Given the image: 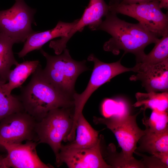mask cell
Instances as JSON below:
<instances>
[{"instance_id":"1","label":"cell","mask_w":168,"mask_h":168,"mask_svg":"<svg viewBox=\"0 0 168 168\" xmlns=\"http://www.w3.org/2000/svg\"><path fill=\"white\" fill-rule=\"evenodd\" d=\"M99 30L105 31L111 36L103 45L105 51L115 55H118L121 50L124 51V54L132 53L135 55L136 62L146 54L145 48L150 44H155L159 39L139 22H127L110 11L97 28L96 30Z\"/></svg>"},{"instance_id":"2","label":"cell","mask_w":168,"mask_h":168,"mask_svg":"<svg viewBox=\"0 0 168 168\" xmlns=\"http://www.w3.org/2000/svg\"><path fill=\"white\" fill-rule=\"evenodd\" d=\"M42 69L40 64L18 96L25 111L37 122L52 109L74 107L73 98L55 88L44 77Z\"/></svg>"},{"instance_id":"3","label":"cell","mask_w":168,"mask_h":168,"mask_svg":"<svg viewBox=\"0 0 168 168\" xmlns=\"http://www.w3.org/2000/svg\"><path fill=\"white\" fill-rule=\"evenodd\" d=\"M40 52L45 58L46 65L42 72L46 79L60 92L73 98L75 85L78 76L89 70L86 61H76L72 58L66 48L62 54L52 56L43 49Z\"/></svg>"},{"instance_id":"4","label":"cell","mask_w":168,"mask_h":168,"mask_svg":"<svg viewBox=\"0 0 168 168\" xmlns=\"http://www.w3.org/2000/svg\"><path fill=\"white\" fill-rule=\"evenodd\" d=\"M74 117V107L57 108L49 111L37 122L36 131L38 144L49 145L56 157L62 142L68 141L73 128Z\"/></svg>"},{"instance_id":"5","label":"cell","mask_w":168,"mask_h":168,"mask_svg":"<svg viewBox=\"0 0 168 168\" xmlns=\"http://www.w3.org/2000/svg\"><path fill=\"white\" fill-rule=\"evenodd\" d=\"M109 11L132 17L159 38L168 34V14L164 13L159 0L143 3L109 5Z\"/></svg>"},{"instance_id":"6","label":"cell","mask_w":168,"mask_h":168,"mask_svg":"<svg viewBox=\"0 0 168 168\" xmlns=\"http://www.w3.org/2000/svg\"><path fill=\"white\" fill-rule=\"evenodd\" d=\"M35 9L28 6L24 0H15L10 8L0 11V33L14 44L24 42L34 33L32 24L36 25L34 16Z\"/></svg>"},{"instance_id":"7","label":"cell","mask_w":168,"mask_h":168,"mask_svg":"<svg viewBox=\"0 0 168 168\" xmlns=\"http://www.w3.org/2000/svg\"><path fill=\"white\" fill-rule=\"evenodd\" d=\"M141 110L133 115L121 116H111L104 118L94 117L96 124L106 126L114 134L125 158L131 160L135 158L133 153L137 148V143L145 133V130L138 126L136 118Z\"/></svg>"},{"instance_id":"8","label":"cell","mask_w":168,"mask_h":168,"mask_svg":"<svg viewBox=\"0 0 168 168\" xmlns=\"http://www.w3.org/2000/svg\"><path fill=\"white\" fill-rule=\"evenodd\" d=\"M121 59L115 62L107 63L101 61L93 54L89 56L87 60L93 62V69L85 90L80 94L76 92L73 95L74 127L76 126L78 116L82 113L86 103L94 92L117 75L126 72H133V68H128L122 65Z\"/></svg>"},{"instance_id":"9","label":"cell","mask_w":168,"mask_h":168,"mask_svg":"<svg viewBox=\"0 0 168 168\" xmlns=\"http://www.w3.org/2000/svg\"><path fill=\"white\" fill-rule=\"evenodd\" d=\"M37 122L25 111L11 114L0 121V141L10 143H22L25 141L37 143Z\"/></svg>"},{"instance_id":"10","label":"cell","mask_w":168,"mask_h":168,"mask_svg":"<svg viewBox=\"0 0 168 168\" xmlns=\"http://www.w3.org/2000/svg\"><path fill=\"white\" fill-rule=\"evenodd\" d=\"M102 136L94 146L89 148H69L62 145L56 157L57 167L63 163L69 168H112L105 161L102 154L101 141Z\"/></svg>"},{"instance_id":"11","label":"cell","mask_w":168,"mask_h":168,"mask_svg":"<svg viewBox=\"0 0 168 168\" xmlns=\"http://www.w3.org/2000/svg\"><path fill=\"white\" fill-rule=\"evenodd\" d=\"M109 7L104 0H90L87 6L77 22L68 33L60 39L50 42L49 47L53 49L56 55L60 54L66 48V44L77 32H81L88 26L92 30H96L102 21V18L109 12Z\"/></svg>"},{"instance_id":"12","label":"cell","mask_w":168,"mask_h":168,"mask_svg":"<svg viewBox=\"0 0 168 168\" xmlns=\"http://www.w3.org/2000/svg\"><path fill=\"white\" fill-rule=\"evenodd\" d=\"M37 144V142L33 141H27L24 144L10 143L0 141V145L7 152L6 158L10 168H54L40 159L36 150Z\"/></svg>"},{"instance_id":"13","label":"cell","mask_w":168,"mask_h":168,"mask_svg":"<svg viewBox=\"0 0 168 168\" xmlns=\"http://www.w3.org/2000/svg\"><path fill=\"white\" fill-rule=\"evenodd\" d=\"M136 73L130 80L140 81L147 92L168 91V58Z\"/></svg>"},{"instance_id":"14","label":"cell","mask_w":168,"mask_h":168,"mask_svg":"<svg viewBox=\"0 0 168 168\" xmlns=\"http://www.w3.org/2000/svg\"><path fill=\"white\" fill-rule=\"evenodd\" d=\"M78 20L77 19L70 23L59 21L52 29L42 32L35 31L26 38L22 49L17 53L18 57L23 58L31 51L41 49L44 45L54 38L67 36Z\"/></svg>"},{"instance_id":"15","label":"cell","mask_w":168,"mask_h":168,"mask_svg":"<svg viewBox=\"0 0 168 168\" xmlns=\"http://www.w3.org/2000/svg\"><path fill=\"white\" fill-rule=\"evenodd\" d=\"M99 131L94 129L83 114H80L77 122L76 137L72 142L64 146L67 147L89 148L95 146L100 138Z\"/></svg>"},{"instance_id":"16","label":"cell","mask_w":168,"mask_h":168,"mask_svg":"<svg viewBox=\"0 0 168 168\" xmlns=\"http://www.w3.org/2000/svg\"><path fill=\"white\" fill-rule=\"evenodd\" d=\"M40 64L38 60L26 61L18 63L14 69L10 70L7 82L3 86L4 91L7 94H11L12 90L21 86Z\"/></svg>"},{"instance_id":"17","label":"cell","mask_w":168,"mask_h":168,"mask_svg":"<svg viewBox=\"0 0 168 168\" xmlns=\"http://www.w3.org/2000/svg\"><path fill=\"white\" fill-rule=\"evenodd\" d=\"M168 58V34H166L155 44L151 51L145 54L133 67V72L142 71L152 65L161 63Z\"/></svg>"},{"instance_id":"18","label":"cell","mask_w":168,"mask_h":168,"mask_svg":"<svg viewBox=\"0 0 168 168\" xmlns=\"http://www.w3.org/2000/svg\"><path fill=\"white\" fill-rule=\"evenodd\" d=\"M145 132L138 141L139 146L136 150L152 155L159 152H168V130L161 133Z\"/></svg>"},{"instance_id":"19","label":"cell","mask_w":168,"mask_h":168,"mask_svg":"<svg viewBox=\"0 0 168 168\" xmlns=\"http://www.w3.org/2000/svg\"><path fill=\"white\" fill-rule=\"evenodd\" d=\"M136 102L133 105L135 107H141V110L145 111L147 109L152 110L168 111V92L147 93L137 92L135 94Z\"/></svg>"},{"instance_id":"20","label":"cell","mask_w":168,"mask_h":168,"mask_svg":"<svg viewBox=\"0 0 168 168\" xmlns=\"http://www.w3.org/2000/svg\"><path fill=\"white\" fill-rule=\"evenodd\" d=\"M14 44L10 39L0 33V80L5 83L7 82L12 67L18 63L12 49Z\"/></svg>"},{"instance_id":"21","label":"cell","mask_w":168,"mask_h":168,"mask_svg":"<svg viewBox=\"0 0 168 168\" xmlns=\"http://www.w3.org/2000/svg\"><path fill=\"white\" fill-rule=\"evenodd\" d=\"M6 83L0 80V121L9 115L25 111L18 96L6 93L3 86Z\"/></svg>"},{"instance_id":"22","label":"cell","mask_w":168,"mask_h":168,"mask_svg":"<svg viewBox=\"0 0 168 168\" xmlns=\"http://www.w3.org/2000/svg\"><path fill=\"white\" fill-rule=\"evenodd\" d=\"M104 154V158L106 162L112 168H144L141 160L138 161L135 159L129 160L124 157L122 152L120 153L116 151L115 146L113 144L109 145Z\"/></svg>"},{"instance_id":"23","label":"cell","mask_w":168,"mask_h":168,"mask_svg":"<svg viewBox=\"0 0 168 168\" xmlns=\"http://www.w3.org/2000/svg\"><path fill=\"white\" fill-rule=\"evenodd\" d=\"M145 112L143 111L142 121L146 131L161 133L168 130V111L153 110L149 117L145 115Z\"/></svg>"},{"instance_id":"24","label":"cell","mask_w":168,"mask_h":168,"mask_svg":"<svg viewBox=\"0 0 168 168\" xmlns=\"http://www.w3.org/2000/svg\"><path fill=\"white\" fill-rule=\"evenodd\" d=\"M103 113L105 117L111 116H123L129 114L127 104L123 100H108L104 104Z\"/></svg>"},{"instance_id":"25","label":"cell","mask_w":168,"mask_h":168,"mask_svg":"<svg viewBox=\"0 0 168 168\" xmlns=\"http://www.w3.org/2000/svg\"><path fill=\"white\" fill-rule=\"evenodd\" d=\"M134 153L143 157V158L141 161L144 168H168L160 160L153 155L151 156H148L136 151Z\"/></svg>"},{"instance_id":"26","label":"cell","mask_w":168,"mask_h":168,"mask_svg":"<svg viewBox=\"0 0 168 168\" xmlns=\"http://www.w3.org/2000/svg\"><path fill=\"white\" fill-rule=\"evenodd\" d=\"M159 160L167 166H168V152H161L157 153L153 155Z\"/></svg>"},{"instance_id":"27","label":"cell","mask_w":168,"mask_h":168,"mask_svg":"<svg viewBox=\"0 0 168 168\" xmlns=\"http://www.w3.org/2000/svg\"><path fill=\"white\" fill-rule=\"evenodd\" d=\"M153 0H122L120 4H140L147 3Z\"/></svg>"},{"instance_id":"28","label":"cell","mask_w":168,"mask_h":168,"mask_svg":"<svg viewBox=\"0 0 168 168\" xmlns=\"http://www.w3.org/2000/svg\"><path fill=\"white\" fill-rule=\"evenodd\" d=\"M10 168L6 160V157L0 155V168Z\"/></svg>"},{"instance_id":"29","label":"cell","mask_w":168,"mask_h":168,"mask_svg":"<svg viewBox=\"0 0 168 168\" xmlns=\"http://www.w3.org/2000/svg\"><path fill=\"white\" fill-rule=\"evenodd\" d=\"M160 7L168 10V0H159Z\"/></svg>"},{"instance_id":"30","label":"cell","mask_w":168,"mask_h":168,"mask_svg":"<svg viewBox=\"0 0 168 168\" xmlns=\"http://www.w3.org/2000/svg\"><path fill=\"white\" fill-rule=\"evenodd\" d=\"M122 0H111L109 5L116 4L120 3Z\"/></svg>"}]
</instances>
